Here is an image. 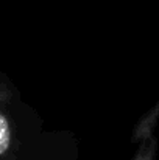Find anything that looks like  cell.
Masks as SVG:
<instances>
[{"label": "cell", "instance_id": "1", "mask_svg": "<svg viewBox=\"0 0 159 160\" xmlns=\"http://www.w3.org/2000/svg\"><path fill=\"white\" fill-rule=\"evenodd\" d=\"M11 145V129L6 117L0 112V156L8 151Z\"/></svg>", "mask_w": 159, "mask_h": 160}]
</instances>
